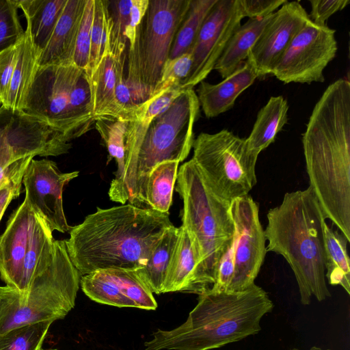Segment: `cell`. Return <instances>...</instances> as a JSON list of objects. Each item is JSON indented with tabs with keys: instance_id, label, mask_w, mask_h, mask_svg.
Instances as JSON below:
<instances>
[{
	"instance_id": "6da1fadb",
	"label": "cell",
	"mask_w": 350,
	"mask_h": 350,
	"mask_svg": "<svg viewBox=\"0 0 350 350\" xmlns=\"http://www.w3.org/2000/svg\"><path fill=\"white\" fill-rule=\"evenodd\" d=\"M309 187L350 242V83L339 79L315 104L302 134Z\"/></svg>"
},
{
	"instance_id": "7a4b0ae2",
	"label": "cell",
	"mask_w": 350,
	"mask_h": 350,
	"mask_svg": "<svg viewBox=\"0 0 350 350\" xmlns=\"http://www.w3.org/2000/svg\"><path fill=\"white\" fill-rule=\"evenodd\" d=\"M169 213L131 204L97 208L71 227L65 240L71 262L81 276L99 270H137L171 226Z\"/></svg>"
},
{
	"instance_id": "3957f363",
	"label": "cell",
	"mask_w": 350,
	"mask_h": 350,
	"mask_svg": "<svg viewBox=\"0 0 350 350\" xmlns=\"http://www.w3.org/2000/svg\"><path fill=\"white\" fill-rule=\"evenodd\" d=\"M185 323L171 330L158 329L144 350H211L258 334L260 322L274 307L268 293L252 284L239 292L198 295Z\"/></svg>"
},
{
	"instance_id": "277c9868",
	"label": "cell",
	"mask_w": 350,
	"mask_h": 350,
	"mask_svg": "<svg viewBox=\"0 0 350 350\" xmlns=\"http://www.w3.org/2000/svg\"><path fill=\"white\" fill-rule=\"evenodd\" d=\"M264 230L267 252L281 255L297 280L300 301L310 304L331 297L325 276L324 228L326 218L312 189L287 192L282 202L270 208Z\"/></svg>"
},
{
	"instance_id": "5b68a950",
	"label": "cell",
	"mask_w": 350,
	"mask_h": 350,
	"mask_svg": "<svg viewBox=\"0 0 350 350\" xmlns=\"http://www.w3.org/2000/svg\"><path fill=\"white\" fill-rule=\"evenodd\" d=\"M176 182V191L183 201L182 226L199 261L192 293L200 295L215 283L219 261L233 240L231 202L210 189L192 159L179 167Z\"/></svg>"
},
{
	"instance_id": "8992f818",
	"label": "cell",
	"mask_w": 350,
	"mask_h": 350,
	"mask_svg": "<svg viewBox=\"0 0 350 350\" xmlns=\"http://www.w3.org/2000/svg\"><path fill=\"white\" fill-rule=\"evenodd\" d=\"M200 114V103L193 89L183 90L162 113L154 117L138 151L125 167L120 187L111 200L141 207L146 205L148 174L159 163L183 161L194 142V124Z\"/></svg>"
},
{
	"instance_id": "52a82bcc",
	"label": "cell",
	"mask_w": 350,
	"mask_h": 350,
	"mask_svg": "<svg viewBox=\"0 0 350 350\" xmlns=\"http://www.w3.org/2000/svg\"><path fill=\"white\" fill-rule=\"evenodd\" d=\"M81 277L70 259L65 240H55L52 258L36 267L25 293L0 286V334L64 319L75 307Z\"/></svg>"
},
{
	"instance_id": "ba28073f",
	"label": "cell",
	"mask_w": 350,
	"mask_h": 350,
	"mask_svg": "<svg viewBox=\"0 0 350 350\" xmlns=\"http://www.w3.org/2000/svg\"><path fill=\"white\" fill-rule=\"evenodd\" d=\"M191 0H149L129 47L126 82L138 104L152 96Z\"/></svg>"
},
{
	"instance_id": "9c48e42d",
	"label": "cell",
	"mask_w": 350,
	"mask_h": 350,
	"mask_svg": "<svg viewBox=\"0 0 350 350\" xmlns=\"http://www.w3.org/2000/svg\"><path fill=\"white\" fill-rule=\"evenodd\" d=\"M192 148L191 159L208 187L220 198L231 202L249 195L256 185L258 156L249 151L245 139L226 129L201 133Z\"/></svg>"
},
{
	"instance_id": "30bf717a",
	"label": "cell",
	"mask_w": 350,
	"mask_h": 350,
	"mask_svg": "<svg viewBox=\"0 0 350 350\" xmlns=\"http://www.w3.org/2000/svg\"><path fill=\"white\" fill-rule=\"evenodd\" d=\"M83 71L74 62L39 66L24 109L69 142L75 139L70 116L72 90Z\"/></svg>"
},
{
	"instance_id": "8fae6325",
	"label": "cell",
	"mask_w": 350,
	"mask_h": 350,
	"mask_svg": "<svg viewBox=\"0 0 350 350\" xmlns=\"http://www.w3.org/2000/svg\"><path fill=\"white\" fill-rule=\"evenodd\" d=\"M336 31L310 19L294 37L271 74L284 83L325 81L323 71L337 52Z\"/></svg>"
},
{
	"instance_id": "7c38bea8",
	"label": "cell",
	"mask_w": 350,
	"mask_h": 350,
	"mask_svg": "<svg viewBox=\"0 0 350 350\" xmlns=\"http://www.w3.org/2000/svg\"><path fill=\"white\" fill-rule=\"evenodd\" d=\"M230 209L235 230L234 273L228 292H239L254 284L267 253V240L258 204L250 195L234 200Z\"/></svg>"
},
{
	"instance_id": "4fadbf2b",
	"label": "cell",
	"mask_w": 350,
	"mask_h": 350,
	"mask_svg": "<svg viewBox=\"0 0 350 350\" xmlns=\"http://www.w3.org/2000/svg\"><path fill=\"white\" fill-rule=\"evenodd\" d=\"M243 16L239 0H217L205 18L190 50L193 62L190 72L180 85L193 89L208 75Z\"/></svg>"
},
{
	"instance_id": "5bb4252c",
	"label": "cell",
	"mask_w": 350,
	"mask_h": 350,
	"mask_svg": "<svg viewBox=\"0 0 350 350\" xmlns=\"http://www.w3.org/2000/svg\"><path fill=\"white\" fill-rule=\"evenodd\" d=\"M72 145L61 134L25 112L0 108V154L8 153L16 161L28 157L59 156Z\"/></svg>"
},
{
	"instance_id": "9a60e30c",
	"label": "cell",
	"mask_w": 350,
	"mask_h": 350,
	"mask_svg": "<svg viewBox=\"0 0 350 350\" xmlns=\"http://www.w3.org/2000/svg\"><path fill=\"white\" fill-rule=\"evenodd\" d=\"M79 174L62 172L54 161L47 159H33L23 175L25 200L52 231L65 233L71 229L64 211L62 193L64 186Z\"/></svg>"
},
{
	"instance_id": "2e32d148",
	"label": "cell",
	"mask_w": 350,
	"mask_h": 350,
	"mask_svg": "<svg viewBox=\"0 0 350 350\" xmlns=\"http://www.w3.org/2000/svg\"><path fill=\"white\" fill-rule=\"evenodd\" d=\"M310 19L300 3L295 1H287L273 14L246 59L258 77L271 74L294 37Z\"/></svg>"
},
{
	"instance_id": "e0dca14e",
	"label": "cell",
	"mask_w": 350,
	"mask_h": 350,
	"mask_svg": "<svg viewBox=\"0 0 350 350\" xmlns=\"http://www.w3.org/2000/svg\"><path fill=\"white\" fill-rule=\"evenodd\" d=\"M35 216L26 200L11 214L0 235V278L6 286L22 293L24 260Z\"/></svg>"
},
{
	"instance_id": "ac0fdd59",
	"label": "cell",
	"mask_w": 350,
	"mask_h": 350,
	"mask_svg": "<svg viewBox=\"0 0 350 350\" xmlns=\"http://www.w3.org/2000/svg\"><path fill=\"white\" fill-rule=\"evenodd\" d=\"M256 78L254 69L245 60L219 83L201 81L197 96L205 116L214 118L230 109L237 97L252 85Z\"/></svg>"
},
{
	"instance_id": "d6986e66",
	"label": "cell",
	"mask_w": 350,
	"mask_h": 350,
	"mask_svg": "<svg viewBox=\"0 0 350 350\" xmlns=\"http://www.w3.org/2000/svg\"><path fill=\"white\" fill-rule=\"evenodd\" d=\"M86 0H67L62 13L39 57V66L73 62L77 37Z\"/></svg>"
},
{
	"instance_id": "ffe728a7",
	"label": "cell",
	"mask_w": 350,
	"mask_h": 350,
	"mask_svg": "<svg viewBox=\"0 0 350 350\" xmlns=\"http://www.w3.org/2000/svg\"><path fill=\"white\" fill-rule=\"evenodd\" d=\"M40 53L26 25L24 35L16 44V61L5 108L14 112H24L39 67Z\"/></svg>"
},
{
	"instance_id": "44dd1931",
	"label": "cell",
	"mask_w": 350,
	"mask_h": 350,
	"mask_svg": "<svg viewBox=\"0 0 350 350\" xmlns=\"http://www.w3.org/2000/svg\"><path fill=\"white\" fill-rule=\"evenodd\" d=\"M116 62L108 46L89 78L91 109L95 121L100 119L124 121L116 98Z\"/></svg>"
},
{
	"instance_id": "7402d4cb",
	"label": "cell",
	"mask_w": 350,
	"mask_h": 350,
	"mask_svg": "<svg viewBox=\"0 0 350 350\" xmlns=\"http://www.w3.org/2000/svg\"><path fill=\"white\" fill-rule=\"evenodd\" d=\"M183 90L172 87L138 105L131 113L126 120L125 167L135 158L152 119L164 111Z\"/></svg>"
},
{
	"instance_id": "603a6c76",
	"label": "cell",
	"mask_w": 350,
	"mask_h": 350,
	"mask_svg": "<svg viewBox=\"0 0 350 350\" xmlns=\"http://www.w3.org/2000/svg\"><path fill=\"white\" fill-rule=\"evenodd\" d=\"M198 265V255L190 235L181 225L162 293L176 291L192 293Z\"/></svg>"
},
{
	"instance_id": "cb8c5ba5",
	"label": "cell",
	"mask_w": 350,
	"mask_h": 350,
	"mask_svg": "<svg viewBox=\"0 0 350 350\" xmlns=\"http://www.w3.org/2000/svg\"><path fill=\"white\" fill-rule=\"evenodd\" d=\"M288 104L282 96H271L258 111L252 130L245 139L252 153L259 154L275 141L288 120Z\"/></svg>"
},
{
	"instance_id": "d4e9b609",
	"label": "cell",
	"mask_w": 350,
	"mask_h": 350,
	"mask_svg": "<svg viewBox=\"0 0 350 350\" xmlns=\"http://www.w3.org/2000/svg\"><path fill=\"white\" fill-rule=\"evenodd\" d=\"M273 14L264 18H249L234 31L214 67L223 79L229 76L247 59L249 51Z\"/></svg>"
},
{
	"instance_id": "484cf974",
	"label": "cell",
	"mask_w": 350,
	"mask_h": 350,
	"mask_svg": "<svg viewBox=\"0 0 350 350\" xmlns=\"http://www.w3.org/2000/svg\"><path fill=\"white\" fill-rule=\"evenodd\" d=\"M67 0H14L22 10L33 42L42 51L46 46Z\"/></svg>"
},
{
	"instance_id": "4316f807",
	"label": "cell",
	"mask_w": 350,
	"mask_h": 350,
	"mask_svg": "<svg viewBox=\"0 0 350 350\" xmlns=\"http://www.w3.org/2000/svg\"><path fill=\"white\" fill-rule=\"evenodd\" d=\"M52 232L43 217L35 212L24 260L21 293L27 290L36 267L52 258L55 241Z\"/></svg>"
},
{
	"instance_id": "83f0119b",
	"label": "cell",
	"mask_w": 350,
	"mask_h": 350,
	"mask_svg": "<svg viewBox=\"0 0 350 350\" xmlns=\"http://www.w3.org/2000/svg\"><path fill=\"white\" fill-rule=\"evenodd\" d=\"M179 233L174 226L163 233L152 250L145 265L136 270L152 293L161 294Z\"/></svg>"
},
{
	"instance_id": "f1b7e54d",
	"label": "cell",
	"mask_w": 350,
	"mask_h": 350,
	"mask_svg": "<svg viewBox=\"0 0 350 350\" xmlns=\"http://www.w3.org/2000/svg\"><path fill=\"white\" fill-rule=\"evenodd\" d=\"M325 276L332 286H341L350 295V264L347 253L349 241L342 233L326 224L324 228Z\"/></svg>"
},
{
	"instance_id": "f546056e",
	"label": "cell",
	"mask_w": 350,
	"mask_h": 350,
	"mask_svg": "<svg viewBox=\"0 0 350 350\" xmlns=\"http://www.w3.org/2000/svg\"><path fill=\"white\" fill-rule=\"evenodd\" d=\"M179 162L167 161L157 164L148 174L145 191L146 206L166 213L172 205Z\"/></svg>"
},
{
	"instance_id": "4dcf8cb0",
	"label": "cell",
	"mask_w": 350,
	"mask_h": 350,
	"mask_svg": "<svg viewBox=\"0 0 350 350\" xmlns=\"http://www.w3.org/2000/svg\"><path fill=\"white\" fill-rule=\"evenodd\" d=\"M94 127L104 142L109 157L107 162L114 159L117 165L115 178L109 189L110 200L116 195L122 183L125 170V137L127 122L119 120H96Z\"/></svg>"
},
{
	"instance_id": "1f68e13d",
	"label": "cell",
	"mask_w": 350,
	"mask_h": 350,
	"mask_svg": "<svg viewBox=\"0 0 350 350\" xmlns=\"http://www.w3.org/2000/svg\"><path fill=\"white\" fill-rule=\"evenodd\" d=\"M217 0H191L188 12L174 38L168 59L191 49L200 27Z\"/></svg>"
},
{
	"instance_id": "d6a6232c",
	"label": "cell",
	"mask_w": 350,
	"mask_h": 350,
	"mask_svg": "<svg viewBox=\"0 0 350 350\" xmlns=\"http://www.w3.org/2000/svg\"><path fill=\"white\" fill-rule=\"evenodd\" d=\"M80 286L83 293L96 302L119 308H136L103 270L81 276Z\"/></svg>"
},
{
	"instance_id": "836d02e7",
	"label": "cell",
	"mask_w": 350,
	"mask_h": 350,
	"mask_svg": "<svg viewBox=\"0 0 350 350\" xmlns=\"http://www.w3.org/2000/svg\"><path fill=\"white\" fill-rule=\"evenodd\" d=\"M132 0L108 1L109 49L116 62L124 61Z\"/></svg>"
},
{
	"instance_id": "e575fe53",
	"label": "cell",
	"mask_w": 350,
	"mask_h": 350,
	"mask_svg": "<svg viewBox=\"0 0 350 350\" xmlns=\"http://www.w3.org/2000/svg\"><path fill=\"white\" fill-rule=\"evenodd\" d=\"M103 271L116 282L121 291L136 305V308L145 310H155L157 308V303L152 293L136 270Z\"/></svg>"
},
{
	"instance_id": "d590c367",
	"label": "cell",
	"mask_w": 350,
	"mask_h": 350,
	"mask_svg": "<svg viewBox=\"0 0 350 350\" xmlns=\"http://www.w3.org/2000/svg\"><path fill=\"white\" fill-rule=\"evenodd\" d=\"M52 323H32L0 334V350H41Z\"/></svg>"
},
{
	"instance_id": "8d00e7d4",
	"label": "cell",
	"mask_w": 350,
	"mask_h": 350,
	"mask_svg": "<svg viewBox=\"0 0 350 350\" xmlns=\"http://www.w3.org/2000/svg\"><path fill=\"white\" fill-rule=\"evenodd\" d=\"M109 44L108 1L95 0L94 18L91 31V43L88 68L85 73L88 78L97 68Z\"/></svg>"
},
{
	"instance_id": "74e56055",
	"label": "cell",
	"mask_w": 350,
	"mask_h": 350,
	"mask_svg": "<svg viewBox=\"0 0 350 350\" xmlns=\"http://www.w3.org/2000/svg\"><path fill=\"white\" fill-rule=\"evenodd\" d=\"M14 0H0V53L15 46L24 35Z\"/></svg>"
},
{
	"instance_id": "f35d334b",
	"label": "cell",
	"mask_w": 350,
	"mask_h": 350,
	"mask_svg": "<svg viewBox=\"0 0 350 350\" xmlns=\"http://www.w3.org/2000/svg\"><path fill=\"white\" fill-rule=\"evenodd\" d=\"M192 62L191 51L174 59H167L163 65L160 79L152 97L172 87H180L190 72Z\"/></svg>"
},
{
	"instance_id": "ab89813d",
	"label": "cell",
	"mask_w": 350,
	"mask_h": 350,
	"mask_svg": "<svg viewBox=\"0 0 350 350\" xmlns=\"http://www.w3.org/2000/svg\"><path fill=\"white\" fill-rule=\"evenodd\" d=\"M95 0H86L77 37L73 62L79 68L87 71L89 64L91 31Z\"/></svg>"
},
{
	"instance_id": "60d3db41",
	"label": "cell",
	"mask_w": 350,
	"mask_h": 350,
	"mask_svg": "<svg viewBox=\"0 0 350 350\" xmlns=\"http://www.w3.org/2000/svg\"><path fill=\"white\" fill-rule=\"evenodd\" d=\"M234 273V238L221 257L215 275V283L210 288L215 292H228Z\"/></svg>"
},
{
	"instance_id": "b9f144b4",
	"label": "cell",
	"mask_w": 350,
	"mask_h": 350,
	"mask_svg": "<svg viewBox=\"0 0 350 350\" xmlns=\"http://www.w3.org/2000/svg\"><path fill=\"white\" fill-rule=\"evenodd\" d=\"M16 44L0 53V100L4 107L7 104L16 61Z\"/></svg>"
},
{
	"instance_id": "7bdbcfd3",
	"label": "cell",
	"mask_w": 350,
	"mask_h": 350,
	"mask_svg": "<svg viewBox=\"0 0 350 350\" xmlns=\"http://www.w3.org/2000/svg\"><path fill=\"white\" fill-rule=\"evenodd\" d=\"M243 17L250 19L268 16L281 7L286 0H239Z\"/></svg>"
},
{
	"instance_id": "ee69618b",
	"label": "cell",
	"mask_w": 350,
	"mask_h": 350,
	"mask_svg": "<svg viewBox=\"0 0 350 350\" xmlns=\"http://www.w3.org/2000/svg\"><path fill=\"white\" fill-rule=\"evenodd\" d=\"M310 18L316 24L326 25L328 18L336 12L345 8L349 0H311Z\"/></svg>"
},
{
	"instance_id": "f6af8a7d",
	"label": "cell",
	"mask_w": 350,
	"mask_h": 350,
	"mask_svg": "<svg viewBox=\"0 0 350 350\" xmlns=\"http://www.w3.org/2000/svg\"><path fill=\"white\" fill-rule=\"evenodd\" d=\"M33 157L16 161L8 153L0 154V188L18 174L25 173Z\"/></svg>"
},
{
	"instance_id": "bcb514c9",
	"label": "cell",
	"mask_w": 350,
	"mask_h": 350,
	"mask_svg": "<svg viewBox=\"0 0 350 350\" xmlns=\"http://www.w3.org/2000/svg\"><path fill=\"white\" fill-rule=\"evenodd\" d=\"M148 3L149 0H132L129 22L126 30L129 47L134 42L137 28L145 15Z\"/></svg>"
},
{
	"instance_id": "7dc6e473",
	"label": "cell",
	"mask_w": 350,
	"mask_h": 350,
	"mask_svg": "<svg viewBox=\"0 0 350 350\" xmlns=\"http://www.w3.org/2000/svg\"><path fill=\"white\" fill-rule=\"evenodd\" d=\"M24 174H18L0 188V221L12 200L19 196Z\"/></svg>"
},
{
	"instance_id": "c3c4849f",
	"label": "cell",
	"mask_w": 350,
	"mask_h": 350,
	"mask_svg": "<svg viewBox=\"0 0 350 350\" xmlns=\"http://www.w3.org/2000/svg\"><path fill=\"white\" fill-rule=\"evenodd\" d=\"M291 350H299L297 348H293ZM310 350H330V349H323L321 347H316V346H314L312 347V348H310Z\"/></svg>"
},
{
	"instance_id": "681fc988",
	"label": "cell",
	"mask_w": 350,
	"mask_h": 350,
	"mask_svg": "<svg viewBox=\"0 0 350 350\" xmlns=\"http://www.w3.org/2000/svg\"><path fill=\"white\" fill-rule=\"evenodd\" d=\"M41 350H57V349H41Z\"/></svg>"
},
{
	"instance_id": "f907efd6",
	"label": "cell",
	"mask_w": 350,
	"mask_h": 350,
	"mask_svg": "<svg viewBox=\"0 0 350 350\" xmlns=\"http://www.w3.org/2000/svg\"><path fill=\"white\" fill-rule=\"evenodd\" d=\"M1 106H2V104H1V102L0 100V108H1Z\"/></svg>"
}]
</instances>
